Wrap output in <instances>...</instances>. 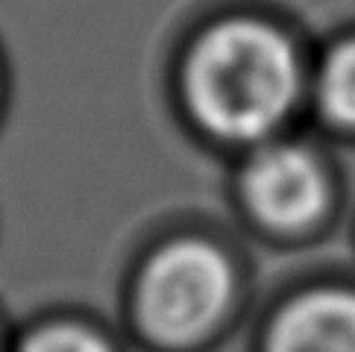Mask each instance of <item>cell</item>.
<instances>
[{
  "instance_id": "obj_5",
  "label": "cell",
  "mask_w": 355,
  "mask_h": 352,
  "mask_svg": "<svg viewBox=\"0 0 355 352\" xmlns=\"http://www.w3.org/2000/svg\"><path fill=\"white\" fill-rule=\"evenodd\" d=\"M323 103L335 118L355 123V44L340 47L323 73Z\"/></svg>"
},
{
  "instance_id": "obj_6",
  "label": "cell",
  "mask_w": 355,
  "mask_h": 352,
  "mask_svg": "<svg viewBox=\"0 0 355 352\" xmlns=\"http://www.w3.org/2000/svg\"><path fill=\"white\" fill-rule=\"evenodd\" d=\"M21 352H109V349L97 335L83 329V326L59 323L35 332Z\"/></svg>"
},
{
  "instance_id": "obj_2",
  "label": "cell",
  "mask_w": 355,
  "mask_h": 352,
  "mask_svg": "<svg viewBox=\"0 0 355 352\" xmlns=\"http://www.w3.org/2000/svg\"><path fill=\"white\" fill-rule=\"evenodd\" d=\"M230 264L202 241H180L144 270L138 311L150 335L168 344L206 332L230 299Z\"/></svg>"
},
{
  "instance_id": "obj_4",
  "label": "cell",
  "mask_w": 355,
  "mask_h": 352,
  "mask_svg": "<svg viewBox=\"0 0 355 352\" xmlns=\"http://www.w3.org/2000/svg\"><path fill=\"white\" fill-rule=\"evenodd\" d=\"M270 352H355V297L323 291L279 317Z\"/></svg>"
},
{
  "instance_id": "obj_3",
  "label": "cell",
  "mask_w": 355,
  "mask_h": 352,
  "mask_svg": "<svg viewBox=\"0 0 355 352\" xmlns=\"http://www.w3.org/2000/svg\"><path fill=\"white\" fill-rule=\"evenodd\" d=\"M247 197L273 226H300L323 206V179L314 161L294 147H270L252 161Z\"/></svg>"
},
{
  "instance_id": "obj_1",
  "label": "cell",
  "mask_w": 355,
  "mask_h": 352,
  "mask_svg": "<svg viewBox=\"0 0 355 352\" xmlns=\"http://www.w3.org/2000/svg\"><path fill=\"white\" fill-rule=\"evenodd\" d=\"M297 85L288 44L270 27L232 21L202 39L188 65V100L209 130L230 138L268 132Z\"/></svg>"
}]
</instances>
